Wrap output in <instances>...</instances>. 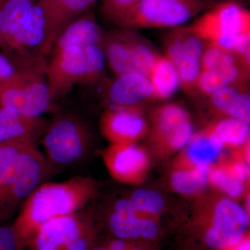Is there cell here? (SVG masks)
I'll return each mask as SVG.
<instances>
[{
  "instance_id": "f35d334b",
  "label": "cell",
  "mask_w": 250,
  "mask_h": 250,
  "mask_svg": "<svg viewBox=\"0 0 250 250\" xmlns=\"http://www.w3.org/2000/svg\"><path fill=\"white\" fill-rule=\"evenodd\" d=\"M236 247V249L235 250H250V241L249 240H245L243 241V239L242 240L241 242H240L238 244H237Z\"/></svg>"
},
{
  "instance_id": "f1b7e54d",
  "label": "cell",
  "mask_w": 250,
  "mask_h": 250,
  "mask_svg": "<svg viewBox=\"0 0 250 250\" xmlns=\"http://www.w3.org/2000/svg\"><path fill=\"white\" fill-rule=\"evenodd\" d=\"M129 199L139 214H158L164 207V199L160 194L149 189H137Z\"/></svg>"
},
{
  "instance_id": "5b68a950",
  "label": "cell",
  "mask_w": 250,
  "mask_h": 250,
  "mask_svg": "<svg viewBox=\"0 0 250 250\" xmlns=\"http://www.w3.org/2000/svg\"><path fill=\"white\" fill-rule=\"evenodd\" d=\"M188 26L205 42L233 52L240 34L250 32V11L238 3L219 2Z\"/></svg>"
},
{
  "instance_id": "3957f363",
  "label": "cell",
  "mask_w": 250,
  "mask_h": 250,
  "mask_svg": "<svg viewBox=\"0 0 250 250\" xmlns=\"http://www.w3.org/2000/svg\"><path fill=\"white\" fill-rule=\"evenodd\" d=\"M43 134V155L51 169L77 165L89 154L92 144L89 129L73 115L56 117Z\"/></svg>"
},
{
  "instance_id": "277c9868",
  "label": "cell",
  "mask_w": 250,
  "mask_h": 250,
  "mask_svg": "<svg viewBox=\"0 0 250 250\" xmlns=\"http://www.w3.org/2000/svg\"><path fill=\"white\" fill-rule=\"evenodd\" d=\"M103 45L106 64L116 76L138 73L148 77L160 54L137 30L127 28L104 31Z\"/></svg>"
},
{
  "instance_id": "f546056e",
  "label": "cell",
  "mask_w": 250,
  "mask_h": 250,
  "mask_svg": "<svg viewBox=\"0 0 250 250\" xmlns=\"http://www.w3.org/2000/svg\"><path fill=\"white\" fill-rule=\"evenodd\" d=\"M36 140L27 138L0 143V171L16 160L22 153L36 146Z\"/></svg>"
},
{
  "instance_id": "b9f144b4",
  "label": "cell",
  "mask_w": 250,
  "mask_h": 250,
  "mask_svg": "<svg viewBox=\"0 0 250 250\" xmlns=\"http://www.w3.org/2000/svg\"><path fill=\"white\" fill-rule=\"evenodd\" d=\"M128 250H143L142 249H139V248H136V249H129Z\"/></svg>"
},
{
  "instance_id": "4fadbf2b",
  "label": "cell",
  "mask_w": 250,
  "mask_h": 250,
  "mask_svg": "<svg viewBox=\"0 0 250 250\" xmlns=\"http://www.w3.org/2000/svg\"><path fill=\"white\" fill-rule=\"evenodd\" d=\"M100 132L111 144L136 143L147 136L144 108L108 107L99 122Z\"/></svg>"
},
{
  "instance_id": "d6986e66",
  "label": "cell",
  "mask_w": 250,
  "mask_h": 250,
  "mask_svg": "<svg viewBox=\"0 0 250 250\" xmlns=\"http://www.w3.org/2000/svg\"><path fill=\"white\" fill-rule=\"evenodd\" d=\"M250 70L241 65L201 70L197 79L195 93L208 97L226 87L250 84Z\"/></svg>"
},
{
  "instance_id": "ba28073f",
  "label": "cell",
  "mask_w": 250,
  "mask_h": 250,
  "mask_svg": "<svg viewBox=\"0 0 250 250\" xmlns=\"http://www.w3.org/2000/svg\"><path fill=\"white\" fill-rule=\"evenodd\" d=\"M205 45L186 24L170 29L164 36V55L177 69L181 88L188 95L195 94Z\"/></svg>"
},
{
  "instance_id": "30bf717a",
  "label": "cell",
  "mask_w": 250,
  "mask_h": 250,
  "mask_svg": "<svg viewBox=\"0 0 250 250\" xmlns=\"http://www.w3.org/2000/svg\"><path fill=\"white\" fill-rule=\"evenodd\" d=\"M249 223L246 208L229 197L220 199L213 208L212 225L205 235L206 243L215 250L232 248L243 239Z\"/></svg>"
},
{
  "instance_id": "d4e9b609",
  "label": "cell",
  "mask_w": 250,
  "mask_h": 250,
  "mask_svg": "<svg viewBox=\"0 0 250 250\" xmlns=\"http://www.w3.org/2000/svg\"><path fill=\"white\" fill-rule=\"evenodd\" d=\"M210 167H191L178 164L171 175V185L176 191L182 195H197L208 184Z\"/></svg>"
},
{
  "instance_id": "7bdbcfd3",
  "label": "cell",
  "mask_w": 250,
  "mask_h": 250,
  "mask_svg": "<svg viewBox=\"0 0 250 250\" xmlns=\"http://www.w3.org/2000/svg\"><path fill=\"white\" fill-rule=\"evenodd\" d=\"M34 1H37V0H34Z\"/></svg>"
},
{
  "instance_id": "52a82bcc",
  "label": "cell",
  "mask_w": 250,
  "mask_h": 250,
  "mask_svg": "<svg viewBox=\"0 0 250 250\" xmlns=\"http://www.w3.org/2000/svg\"><path fill=\"white\" fill-rule=\"evenodd\" d=\"M148 124L149 143L163 155H170L183 149L193 134L190 113L177 103L154 108Z\"/></svg>"
},
{
  "instance_id": "836d02e7",
  "label": "cell",
  "mask_w": 250,
  "mask_h": 250,
  "mask_svg": "<svg viewBox=\"0 0 250 250\" xmlns=\"http://www.w3.org/2000/svg\"><path fill=\"white\" fill-rule=\"evenodd\" d=\"M94 224L83 229L67 245L65 250H90L95 246Z\"/></svg>"
},
{
  "instance_id": "d6a6232c",
  "label": "cell",
  "mask_w": 250,
  "mask_h": 250,
  "mask_svg": "<svg viewBox=\"0 0 250 250\" xmlns=\"http://www.w3.org/2000/svg\"><path fill=\"white\" fill-rule=\"evenodd\" d=\"M20 70L4 54L0 53V94L17 80Z\"/></svg>"
},
{
  "instance_id": "4dcf8cb0",
  "label": "cell",
  "mask_w": 250,
  "mask_h": 250,
  "mask_svg": "<svg viewBox=\"0 0 250 250\" xmlns=\"http://www.w3.org/2000/svg\"><path fill=\"white\" fill-rule=\"evenodd\" d=\"M139 0H103L101 13L108 22L116 24Z\"/></svg>"
},
{
  "instance_id": "9c48e42d",
  "label": "cell",
  "mask_w": 250,
  "mask_h": 250,
  "mask_svg": "<svg viewBox=\"0 0 250 250\" xmlns=\"http://www.w3.org/2000/svg\"><path fill=\"white\" fill-rule=\"evenodd\" d=\"M51 171L45 156L36 146L28 151L21 170L0 196V223L18 214L29 195L45 182Z\"/></svg>"
},
{
  "instance_id": "e575fe53",
  "label": "cell",
  "mask_w": 250,
  "mask_h": 250,
  "mask_svg": "<svg viewBox=\"0 0 250 250\" xmlns=\"http://www.w3.org/2000/svg\"><path fill=\"white\" fill-rule=\"evenodd\" d=\"M0 250H22L12 224L0 223Z\"/></svg>"
},
{
  "instance_id": "d590c367",
  "label": "cell",
  "mask_w": 250,
  "mask_h": 250,
  "mask_svg": "<svg viewBox=\"0 0 250 250\" xmlns=\"http://www.w3.org/2000/svg\"><path fill=\"white\" fill-rule=\"evenodd\" d=\"M245 66L250 69V32L240 34L233 49Z\"/></svg>"
},
{
  "instance_id": "1f68e13d",
  "label": "cell",
  "mask_w": 250,
  "mask_h": 250,
  "mask_svg": "<svg viewBox=\"0 0 250 250\" xmlns=\"http://www.w3.org/2000/svg\"><path fill=\"white\" fill-rule=\"evenodd\" d=\"M44 132L27 126L1 124L0 123V143L9 142L16 140L32 138L36 139Z\"/></svg>"
},
{
  "instance_id": "9a60e30c",
  "label": "cell",
  "mask_w": 250,
  "mask_h": 250,
  "mask_svg": "<svg viewBox=\"0 0 250 250\" xmlns=\"http://www.w3.org/2000/svg\"><path fill=\"white\" fill-rule=\"evenodd\" d=\"M98 0H37L45 20L43 53L50 55L60 33L72 21L91 11Z\"/></svg>"
},
{
  "instance_id": "e0dca14e",
  "label": "cell",
  "mask_w": 250,
  "mask_h": 250,
  "mask_svg": "<svg viewBox=\"0 0 250 250\" xmlns=\"http://www.w3.org/2000/svg\"><path fill=\"white\" fill-rule=\"evenodd\" d=\"M207 98L210 110L217 116L236 118L250 123V84L226 87Z\"/></svg>"
},
{
  "instance_id": "cb8c5ba5",
  "label": "cell",
  "mask_w": 250,
  "mask_h": 250,
  "mask_svg": "<svg viewBox=\"0 0 250 250\" xmlns=\"http://www.w3.org/2000/svg\"><path fill=\"white\" fill-rule=\"evenodd\" d=\"M156 100H166L173 96L181 88L177 69L164 54H159L149 77Z\"/></svg>"
},
{
  "instance_id": "8fae6325",
  "label": "cell",
  "mask_w": 250,
  "mask_h": 250,
  "mask_svg": "<svg viewBox=\"0 0 250 250\" xmlns=\"http://www.w3.org/2000/svg\"><path fill=\"white\" fill-rule=\"evenodd\" d=\"M85 75L83 49L69 47L50 54L45 78L53 101L67 95L77 84H83Z\"/></svg>"
},
{
  "instance_id": "ac0fdd59",
  "label": "cell",
  "mask_w": 250,
  "mask_h": 250,
  "mask_svg": "<svg viewBox=\"0 0 250 250\" xmlns=\"http://www.w3.org/2000/svg\"><path fill=\"white\" fill-rule=\"evenodd\" d=\"M104 31L91 11L85 13L65 27L54 42L52 52L69 47H83L103 42ZM50 53V54H51Z\"/></svg>"
},
{
  "instance_id": "8992f818",
  "label": "cell",
  "mask_w": 250,
  "mask_h": 250,
  "mask_svg": "<svg viewBox=\"0 0 250 250\" xmlns=\"http://www.w3.org/2000/svg\"><path fill=\"white\" fill-rule=\"evenodd\" d=\"M46 65L20 70L17 80L0 94V106L31 118L48 112L54 101L46 82Z\"/></svg>"
},
{
  "instance_id": "7402d4cb",
  "label": "cell",
  "mask_w": 250,
  "mask_h": 250,
  "mask_svg": "<svg viewBox=\"0 0 250 250\" xmlns=\"http://www.w3.org/2000/svg\"><path fill=\"white\" fill-rule=\"evenodd\" d=\"M139 213L129 198L120 199L110 208L106 219L108 229L117 238L126 241L139 238Z\"/></svg>"
},
{
  "instance_id": "2e32d148",
  "label": "cell",
  "mask_w": 250,
  "mask_h": 250,
  "mask_svg": "<svg viewBox=\"0 0 250 250\" xmlns=\"http://www.w3.org/2000/svg\"><path fill=\"white\" fill-rule=\"evenodd\" d=\"M108 107H143L156 101L154 90L148 77L138 73L116 76L108 82L104 92Z\"/></svg>"
},
{
  "instance_id": "6da1fadb",
  "label": "cell",
  "mask_w": 250,
  "mask_h": 250,
  "mask_svg": "<svg viewBox=\"0 0 250 250\" xmlns=\"http://www.w3.org/2000/svg\"><path fill=\"white\" fill-rule=\"evenodd\" d=\"M99 188L96 181L81 176L41 184L28 197L12 223L21 250L27 248L47 222L85 209L96 197Z\"/></svg>"
},
{
  "instance_id": "484cf974",
  "label": "cell",
  "mask_w": 250,
  "mask_h": 250,
  "mask_svg": "<svg viewBox=\"0 0 250 250\" xmlns=\"http://www.w3.org/2000/svg\"><path fill=\"white\" fill-rule=\"evenodd\" d=\"M83 49L85 59V75L82 85H93L101 80L107 65L103 42L91 44Z\"/></svg>"
},
{
  "instance_id": "7c38bea8",
  "label": "cell",
  "mask_w": 250,
  "mask_h": 250,
  "mask_svg": "<svg viewBox=\"0 0 250 250\" xmlns=\"http://www.w3.org/2000/svg\"><path fill=\"white\" fill-rule=\"evenodd\" d=\"M101 156L111 177L121 183L136 185L147 176L149 154L136 143L111 144Z\"/></svg>"
},
{
  "instance_id": "ffe728a7",
  "label": "cell",
  "mask_w": 250,
  "mask_h": 250,
  "mask_svg": "<svg viewBox=\"0 0 250 250\" xmlns=\"http://www.w3.org/2000/svg\"><path fill=\"white\" fill-rule=\"evenodd\" d=\"M178 164L191 167L211 166L224 148L205 129L192 135L183 148Z\"/></svg>"
},
{
  "instance_id": "ab89813d",
  "label": "cell",
  "mask_w": 250,
  "mask_h": 250,
  "mask_svg": "<svg viewBox=\"0 0 250 250\" xmlns=\"http://www.w3.org/2000/svg\"><path fill=\"white\" fill-rule=\"evenodd\" d=\"M215 1H218V2H235L238 3V4L243 5L245 6V4L248 3V1L249 0H214Z\"/></svg>"
},
{
  "instance_id": "60d3db41",
  "label": "cell",
  "mask_w": 250,
  "mask_h": 250,
  "mask_svg": "<svg viewBox=\"0 0 250 250\" xmlns=\"http://www.w3.org/2000/svg\"><path fill=\"white\" fill-rule=\"evenodd\" d=\"M90 250H108L106 246H93Z\"/></svg>"
},
{
  "instance_id": "83f0119b",
  "label": "cell",
  "mask_w": 250,
  "mask_h": 250,
  "mask_svg": "<svg viewBox=\"0 0 250 250\" xmlns=\"http://www.w3.org/2000/svg\"><path fill=\"white\" fill-rule=\"evenodd\" d=\"M241 65L245 66L239 58L231 51L226 50L206 42L201 59L202 70H213L227 65Z\"/></svg>"
},
{
  "instance_id": "5bb4252c",
  "label": "cell",
  "mask_w": 250,
  "mask_h": 250,
  "mask_svg": "<svg viewBox=\"0 0 250 250\" xmlns=\"http://www.w3.org/2000/svg\"><path fill=\"white\" fill-rule=\"evenodd\" d=\"M93 224V215L85 208L73 214L52 219L41 227L26 248L65 250L72 239Z\"/></svg>"
},
{
  "instance_id": "74e56055",
  "label": "cell",
  "mask_w": 250,
  "mask_h": 250,
  "mask_svg": "<svg viewBox=\"0 0 250 250\" xmlns=\"http://www.w3.org/2000/svg\"><path fill=\"white\" fill-rule=\"evenodd\" d=\"M108 250H128L130 249L126 240L117 238L112 240L106 246Z\"/></svg>"
},
{
  "instance_id": "603a6c76",
  "label": "cell",
  "mask_w": 250,
  "mask_h": 250,
  "mask_svg": "<svg viewBox=\"0 0 250 250\" xmlns=\"http://www.w3.org/2000/svg\"><path fill=\"white\" fill-rule=\"evenodd\" d=\"M205 129L224 149H239L250 142V123L233 118H220Z\"/></svg>"
},
{
  "instance_id": "8d00e7d4",
  "label": "cell",
  "mask_w": 250,
  "mask_h": 250,
  "mask_svg": "<svg viewBox=\"0 0 250 250\" xmlns=\"http://www.w3.org/2000/svg\"><path fill=\"white\" fill-rule=\"evenodd\" d=\"M138 229L140 237L147 239H152L155 238L158 233V227L153 220L150 219L141 218H138Z\"/></svg>"
},
{
  "instance_id": "4316f807",
  "label": "cell",
  "mask_w": 250,
  "mask_h": 250,
  "mask_svg": "<svg viewBox=\"0 0 250 250\" xmlns=\"http://www.w3.org/2000/svg\"><path fill=\"white\" fill-rule=\"evenodd\" d=\"M208 183L225 192L231 199H239L245 192V184L234 178L225 167L219 163L210 167Z\"/></svg>"
},
{
  "instance_id": "7a4b0ae2",
  "label": "cell",
  "mask_w": 250,
  "mask_h": 250,
  "mask_svg": "<svg viewBox=\"0 0 250 250\" xmlns=\"http://www.w3.org/2000/svg\"><path fill=\"white\" fill-rule=\"evenodd\" d=\"M218 3L214 0H139L115 24L134 30L172 29L185 25Z\"/></svg>"
},
{
  "instance_id": "44dd1931",
  "label": "cell",
  "mask_w": 250,
  "mask_h": 250,
  "mask_svg": "<svg viewBox=\"0 0 250 250\" xmlns=\"http://www.w3.org/2000/svg\"><path fill=\"white\" fill-rule=\"evenodd\" d=\"M36 3L34 0H0V48L4 50Z\"/></svg>"
}]
</instances>
